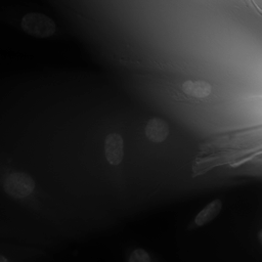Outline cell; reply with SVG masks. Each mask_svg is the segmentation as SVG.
I'll list each match as a JSON object with an SVG mask.
<instances>
[{
  "label": "cell",
  "mask_w": 262,
  "mask_h": 262,
  "mask_svg": "<svg viewBox=\"0 0 262 262\" xmlns=\"http://www.w3.org/2000/svg\"><path fill=\"white\" fill-rule=\"evenodd\" d=\"M0 262H9L4 256H2V255H0Z\"/></svg>",
  "instance_id": "9c48e42d"
},
{
  "label": "cell",
  "mask_w": 262,
  "mask_h": 262,
  "mask_svg": "<svg viewBox=\"0 0 262 262\" xmlns=\"http://www.w3.org/2000/svg\"><path fill=\"white\" fill-rule=\"evenodd\" d=\"M20 27L27 34L38 38L50 37L56 29L53 19L40 12L26 13L20 20Z\"/></svg>",
  "instance_id": "6da1fadb"
},
{
  "label": "cell",
  "mask_w": 262,
  "mask_h": 262,
  "mask_svg": "<svg viewBox=\"0 0 262 262\" xmlns=\"http://www.w3.org/2000/svg\"><path fill=\"white\" fill-rule=\"evenodd\" d=\"M3 187L9 196L24 199L34 191L35 182L30 175L23 172H14L6 177Z\"/></svg>",
  "instance_id": "7a4b0ae2"
},
{
  "label": "cell",
  "mask_w": 262,
  "mask_h": 262,
  "mask_svg": "<svg viewBox=\"0 0 262 262\" xmlns=\"http://www.w3.org/2000/svg\"><path fill=\"white\" fill-rule=\"evenodd\" d=\"M128 262H150V257L143 249H136L131 253Z\"/></svg>",
  "instance_id": "52a82bcc"
},
{
  "label": "cell",
  "mask_w": 262,
  "mask_h": 262,
  "mask_svg": "<svg viewBox=\"0 0 262 262\" xmlns=\"http://www.w3.org/2000/svg\"><path fill=\"white\" fill-rule=\"evenodd\" d=\"M258 239H259V242H260V244L262 246V229H260V231L258 233Z\"/></svg>",
  "instance_id": "ba28073f"
},
{
  "label": "cell",
  "mask_w": 262,
  "mask_h": 262,
  "mask_svg": "<svg viewBox=\"0 0 262 262\" xmlns=\"http://www.w3.org/2000/svg\"><path fill=\"white\" fill-rule=\"evenodd\" d=\"M144 132L150 141L160 143L167 138L169 134V126L166 121L161 118H151L146 123Z\"/></svg>",
  "instance_id": "277c9868"
},
{
  "label": "cell",
  "mask_w": 262,
  "mask_h": 262,
  "mask_svg": "<svg viewBox=\"0 0 262 262\" xmlns=\"http://www.w3.org/2000/svg\"><path fill=\"white\" fill-rule=\"evenodd\" d=\"M222 206L223 205H222L221 200L217 199V200L210 202L206 207H204L196 214V216L194 218L195 224L199 226H203V225H206V224L210 223L211 221H213L220 213Z\"/></svg>",
  "instance_id": "8992f818"
},
{
  "label": "cell",
  "mask_w": 262,
  "mask_h": 262,
  "mask_svg": "<svg viewBox=\"0 0 262 262\" xmlns=\"http://www.w3.org/2000/svg\"><path fill=\"white\" fill-rule=\"evenodd\" d=\"M181 89L187 96L205 98L211 94L212 85L204 80H186L182 83Z\"/></svg>",
  "instance_id": "5b68a950"
},
{
  "label": "cell",
  "mask_w": 262,
  "mask_h": 262,
  "mask_svg": "<svg viewBox=\"0 0 262 262\" xmlns=\"http://www.w3.org/2000/svg\"><path fill=\"white\" fill-rule=\"evenodd\" d=\"M104 154L111 165H119L124 156L123 138L118 133H112L104 140Z\"/></svg>",
  "instance_id": "3957f363"
}]
</instances>
